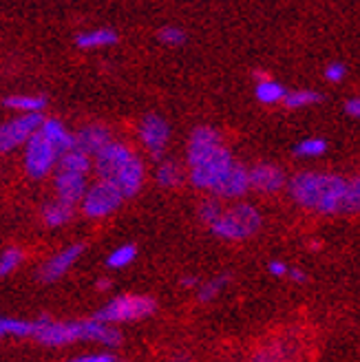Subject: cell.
I'll return each instance as SVG.
<instances>
[{
	"label": "cell",
	"instance_id": "cell-28",
	"mask_svg": "<svg viewBox=\"0 0 360 362\" xmlns=\"http://www.w3.org/2000/svg\"><path fill=\"white\" fill-rule=\"evenodd\" d=\"M157 40L161 45H168V47H179L186 42V31L182 27H175V25H166L157 31Z\"/></svg>",
	"mask_w": 360,
	"mask_h": 362
},
{
	"label": "cell",
	"instance_id": "cell-12",
	"mask_svg": "<svg viewBox=\"0 0 360 362\" xmlns=\"http://www.w3.org/2000/svg\"><path fill=\"white\" fill-rule=\"evenodd\" d=\"M82 255H84V243H74V245H69V247L60 250L58 255H53V257L40 267L38 279H40L42 283H56V281H60V279L66 274V272L80 261Z\"/></svg>",
	"mask_w": 360,
	"mask_h": 362
},
{
	"label": "cell",
	"instance_id": "cell-34",
	"mask_svg": "<svg viewBox=\"0 0 360 362\" xmlns=\"http://www.w3.org/2000/svg\"><path fill=\"white\" fill-rule=\"evenodd\" d=\"M345 111H347L349 117L358 119V117H360V100H358V98H349V100L345 102Z\"/></svg>",
	"mask_w": 360,
	"mask_h": 362
},
{
	"label": "cell",
	"instance_id": "cell-5",
	"mask_svg": "<svg viewBox=\"0 0 360 362\" xmlns=\"http://www.w3.org/2000/svg\"><path fill=\"white\" fill-rule=\"evenodd\" d=\"M157 312V300L153 296H137V294H124L115 296L106 303L104 307L95 312V320L120 325V322H133L149 318Z\"/></svg>",
	"mask_w": 360,
	"mask_h": 362
},
{
	"label": "cell",
	"instance_id": "cell-26",
	"mask_svg": "<svg viewBox=\"0 0 360 362\" xmlns=\"http://www.w3.org/2000/svg\"><path fill=\"white\" fill-rule=\"evenodd\" d=\"M228 283H230V274L214 276V279L206 281L204 285H199V289H197V298H199V303H212L223 292Z\"/></svg>",
	"mask_w": 360,
	"mask_h": 362
},
{
	"label": "cell",
	"instance_id": "cell-35",
	"mask_svg": "<svg viewBox=\"0 0 360 362\" xmlns=\"http://www.w3.org/2000/svg\"><path fill=\"white\" fill-rule=\"evenodd\" d=\"M287 279L294 281V283H305V281H308V274H305L301 267H290V269H287Z\"/></svg>",
	"mask_w": 360,
	"mask_h": 362
},
{
	"label": "cell",
	"instance_id": "cell-19",
	"mask_svg": "<svg viewBox=\"0 0 360 362\" xmlns=\"http://www.w3.org/2000/svg\"><path fill=\"white\" fill-rule=\"evenodd\" d=\"M93 168L91 155H86L80 148H71L60 155L56 170H66V173H78V175H88Z\"/></svg>",
	"mask_w": 360,
	"mask_h": 362
},
{
	"label": "cell",
	"instance_id": "cell-16",
	"mask_svg": "<svg viewBox=\"0 0 360 362\" xmlns=\"http://www.w3.org/2000/svg\"><path fill=\"white\" fill-rule=\"evenodd\" d=\"M76 45H78V49H82V51H93V49L113 47V45H117V33H115L113 29H106V27L88 29V31L78 33Z\"/></svg>",
	"mask_w": 360,
	"mask_h": 362
},
{
	"label": "cell",
	"instance_id": "cell-9",
	"mask_svg": "<svg viewBox=\"0 0 360 362\" xmlns=\"http://www.w3.org/2000/svg\"><path fill=\"white\" fill-rule=\"evenodd\" d=\"M42 113H18L13 119L0 124V155L18 151L40 129Z\"/></svg>",
	"mask_w": 360,
	"mask_h": 362
},
{
	"label": "cell",
	"instance_id": "cell-1",
	"mask_svg": "<svg viewBox=\"0 0 360 362\" xmlns=\"http://www.w3.org/2000/svg\"><path fill=\"white\" fill-rule=\"evenodd\" d=\"M188 179L194 188L217 199H239L248 194V168L237 161L212 126H197L188 139Z\"/></svg>",
	"mask_w": 360,
	"mask_h": 362
},
{
	"label": "cell",
	"instance_id": "cell-37",
	"mask_svg": "<svg viewBox=\"0 0 360 362\" xmlns=\"http://www.w3.org/2000/svg\"><path fill=\"white\" fill-rule=\"evenodd\" d=\"M98 289H100V292H106V289H111V281L109 279L98 281Z\"/></svg>",
	"mask_w": 360,
	"mask_h": 362
},
{
	"label": "cell",
	"instance_id": "cell-29",
	"mask_svg": "<svg viewBox=\"0 0 360 362\" xmlns=\"http://www.w3.org/2000/svg\"><path fill=\"white\" fill-rule=\"evenodd\" d=\"M221 202L217 197H210V199H206V202H202V206H199V219L206 223V226H210L217 216L221 214Z\"/></svg>",
	"mask_w": 360,
	"mask_h": 362
},
{
	"label": "cell",
	"instance_id": "cell-31",
	"mask_svg": "<svg viewBox=\"0 0 360 362\" xmlns=\"http://www.w3.org/2000/svg\"><path fill=\"white\" fill-rule=\"evenodd\" d=\"M347 76V66L343 62H330L325 66V80L332 82V84H338V82H343Z\"/></svg>",
	"mask_w": 360,
	"mask_h": 362
},
{
	"label": "cell",
	"instance_id": "cell-21",
	"mask_svg": "<svg viewBox=\"0 0 360 362\" xmlns=\"http://www.w3.org/2000/svg\"><path fill=\"white\" fill-rule=\"evenodd\" d=\"M74 212H76V206L56 199V202H49L42 208V221L49 228H62V226H66L71 219H74Z\"/></svg>",
	"mask_w": 360,
	"mask_h": 362
},
{
	"label": "cell",
	"instance_id": "cell-17",
	"mask_svg": "<svg viewBox=\"0 0 360 362\" xmlns=\"http://www.w3.org/2000/svg\"><path fill=\"white\" fill-rule=\"evenodd\" d=\"M186 179L184 168L173 159H157V168H155V181L161 188H177L182 186Z\"/></svg>",
	"mask_w": 360,
	"mask_h": 362
},
{
	"label": "cell",
	"instance_id": "cell-38",
	"mask_svg": "<svg viewBox=\"0 0 360 362\" xmlns=\"http://www.w3.org/2000/svg\"><path fill=\"white\" fill-rule=\"evenodd\" d=\"M115 362H117V360H115Z\"/></svg>",
	"mask_w": 360,
	"mask_h": 362
},
{
	"label": "cell",
	"instance_id": "cell-7",
	"mask_svg": "<svg viewBox=\"0 0 360 362\" xmlns=\"http://www.w3.org/2000/svg\"><path fill=\"white\" fill-rule=\"evenodd\" d=\"M60 153L51 141H47L38 131H35L25 144V170L31 179H42L51 175L58 166Z\"/></svg>",
	"mask_w": 360,
	"mask_h": 362
},
{
	"label": "cell",
	"instance_id": "cell-6",
	"mask_svg": "<svg viewBox=\"0 0 360 362\" xmlns=\"http://www.w3.org/2000/svg\"><path fill=\"white\" fill-rule=\"evenodd\" d=\"M122 204H124V197L120 188L104 179H98L95 184L88 186L84 197L80 199L82 214L88 216V219H104V216L120 210Z\"/></svg>",
	"mask_w": 360,
	"mask_h": 362
},
{
	"label": "cell",
	"instance_id": "cell-15",
	"mask_svg": "<svg viewBox=\"0 0 360 362\" xmlns=\"http://www.w3.org/2000/svg\"><path fill=\"white\" fill-rule=\"evenodd\" d=\"M38 133H40L47 141H51L60 155L66 153V151H71V148H76V135L71 133L60 119H53V117H51V119H45V117H42Z\"/></svg>",
	"mask_w": 360,
	"mask_h": 362
},
{
	"label": "cell",
	"instance_id": "cell-22",
	"mask_svg": "<svg viewBox=\"0 0 360 362\" xmlns=\"http://www.w3.org/2000/svg\"><path fill=\"white\" fill-rule=\"evenodd\" d=\"M323 102V95L314 88H296V90H285L283 104L292 111H298V108H310L314 104Z\"/></svg>",
	"mask_w": 360,
	"mask_h": 362
},
{
	"label": "cell",
	"instance_id": "cell-11",
	"mask_svg": "<svg viewBox=\"0 0 360 362\" xmlns=\"http://www.w3.org/2000/svg\"><path fill=\"white\" fill-rule=\"evenodd\" d=\"M248 181H250L252 190H257L261 194H274L285 188L287 177L277 164L261 161V164H255L252 168H248Z\"/></svg>",
	"mask_w": 360,
	"mask_h": 362
},
{
	"label": "cell",
	"instance_id": "cell-33",
	"mask_svg": "<svg viewBox=\"0 0 360 362\" xmlns=\"http://www.w3.org/2000/svg\"><path fill=\"white\" fill-rule=\"evenodd\" d=\"M69 362H115V356L113 354H91V356H80V358H74Z\"/></svg>",
	"mask_w": 360,
	"mask_h": 362
},
{
	"label": "cell",
	"instance_id": "cell-3",
	"mask_svg": "<svg viewBox=\"0 0 360 362\" xmlns=\"http://www.w3.org/2000/svg\"><path fill=\"white\" fill-rule=\"evenodd\" d=\"M45 347H64L71 342H98L104 347H120L122 334L113 325L95 318L88 320H53L49 316H40L33 320V334Z\"/></svg>",
	"mask_w": 360,
	"mask_h": 362
},
{
	"label": "cell",
	"instance_id": "cell-36",
	"mask_svg": "<svg viewBox=\"0 0 360 362\" xmlns=\"http://www.w3.org/2000/svg\"><path fill=\"white\" fill-rule=\"evenodd\" d=\"M179 283H182V287H186V289H197V287H199V279H197V276H190V274L184 276Z\"/></svg>",
	"mask_w": 360,
	"mask_h": 362
},
{
	"label": "cell",
	"instance_id": "cell-24",
	"mask_svg": "<svg viewBox=\"0 0 360 362\" xmlns=\"http://www.w3.org/2000/svg\"><path fill=\"white\" fill-rule=\"evenodd\" d=\"M325 153H327V139H323V137L301 139L294 146V155L301 159H316V157H323Z\"/></svg>",
	"mask_w": 360,
	"mask_h": 362
},
{
	"label": "cell",
	"instance_id": "cell-4",
	"mask_svg": "<svg viewBox=\"0 0 360 362\" xmlns=\"http://www.w3.org/2000/svg\"><path fill=\"white\" fill-rule=\"evenodd\" d=\"M261 212L250 204H235L210 223V232L223 241H245L261 230Z\"/></svg>",
	"mask_w": 360,
	"mask_h": 362
},
{
	"label": "cell",
	"instance_id": "cell-25",
	"mask_svg": "<svg viewBox=\"0 0 360 362\" xmlns=\"http://www.w3.org/2000/svg\"><path fill=\"white\" fill-rule=\"evenodd\" d=\"M135 259H137V247L133 243H124L106 257V265L111 269H122V267H129Z\"/></svg>",
	"mask_w": 360,
	"mask_h": 362
},
{
	"label": "cell",
	"instance_id": "cell-10",
	"mask_svg": "<svg viewBox=\"0 0 360 362\" xmlns=\"http://www.w3.org/2000/svg\"><path fill=\"white\" fill-rule=\"evenodd\" d=\"M137 135H139V141L144 144V148L149 151L153 159L164 157L168 141H170V126L164 117L157 113H149L139 122Z\"/></svg>",
	"mask_w": 360,
	"mask_h": 362
},
{
	"label": "cell",
	"instance_id": "cell-2",
	"mask_svg": "<svg viewBox=\"0 0 360 362\" xmlns=\"http://www.w3.org/2000/svg\"><path fill=\"white\" fill-rule=\"evenodd\" d=\"M287 192L305 210L318 214H354L360 208V179H345L334 173L303 170L285 181Z\"/></svg>",
	"mask_w": 360,
	"mask_h": 362
},
{
	"label": "cell",
	"instance_id": "cell-32",
	"mask_svg": "<svg viewBox=\"0 0 360 362\" xmlns=\"http://www.w3.org/2000/svg\"><path fill=\"white\" fill-rule=\"evenodd\" d=\"M287 269H290V265H287L285 261H279V259H274V261H269L267 263V272L272 274L274 279H285L287 276Z\"/></svg>",
	"mask_w": 360,
	"mask_h": 362
},
{
	"label": "cell",
	"instance_id": "cell-18",
	"mask_svg": "<svg viewBox=\"0 0 360 362\" xmlns=\"http://www.w3.org/2000/svg\"><path fill=\"white\" fill-rule=\"evenodd\" d=\"M5 108H11L16 113H42L47 108V95H29V93H16L3 100Z\"/></svg>",
	"mask_w": 360,
	"mask_h": 362
},
{
	"label": "cell",
	"instance_id": "cell-23",
	"mask_svg": "<svg viewBox=\"0 0 360 362\" xmlns=\"http://www.w3.org/2000/svg\"><path fill=\"white\" fill-rule=\"evenodd\" d=\"M31 334H33V320H23V318L0 316V338H5V336L31 338Z\"/></svg>",
	"mask_w": 360,
	"mask_h": 362
},
{
	"label": "cell",
	"instance_id": "cell-30",
	"mask_svg": "<svg viewBox=\"0 0 360 362\" xmlns=\"http://www.w3.org/2000/svg\"><path fill=\"white\" fill-rule=\"evenodd\" d=\"M252 362H290V356H287L285 349H279V347H265L261 349L255 360Z\"/></svg>",
	"mask_w": 360,
	"mask_h": 362
},
{
	"label": "cell",
	"instance_id": "cell-20",
	"mask_svg": "<svg viewBox=\"0 0 360 362\" xmlns=\"http://www.w3.org/2000/svg\"><path fill=\"white\" fill-rule=\"evenodd\" d=\"M255 95L261 104L272 106V104H281L285 98V86L277 80H272L267 74L259 76L257 86H255Z\"/></svg>",
	"mask_w": 360,
	"mask_h": 362
},
{
	"label": "cell",
	"instance_id": "cell-8",
	"mask_svg": "<svg viewBox=\"0 0 360 362\" xmlns=\"http://www.w3.org/2000/svg\"><path fill=\"white\" fill-rule=\"evenodd\" d=\"M135 157H137V153L131 146L111 139L106 146H102L93 155V170L98 173L100 179L115 184V179L126 170V166H129Z\"/></svg>",
	"mask_w": 360,
	"mask_h": 362
},
{
	"label": "cell",
	"instance_id": "cell-13",
	"mask_svg": "<svg viewBox=\"0 0 360 362\" xmlns=\"http://www.w3.org/2000/svg\"><path fill=\"white\" fill-rule=\"evenodd\" d=\"M53 188H56V199H60V202H66L71 206H78L80 199L84 197V192L88 188V181H86V175L56 170Z\"/></svg>",
	"mask_w": 360,
	"mask_h": 362
},
{
	"label": "cell",
	"instance_id": "cell-27",
	"mask_svg": "<svg viewBox=\"0 0 360 362\" xmlns=\"http://www.w3.org/2000/svg\"><path fill=\"white\" fill-rule=\"evenodd\" d=\"M25 255L21 247H7L3 255H0V279L9 276L11 272H16L18 267H21Z\"/></svg>",
	"mask_w": 360,
	"mask_h": 362
},
{
	"label": "cell",
	"instance_id": "cell-14",
	"mask_svg": "<svg viewBox=\"0 0 360 362\" xmlns=\"http://www.w3.org/2000/svg\"><path fill=\"white\" fill-rule=\"evenodd\" d=\"M113 137L111 131L102 124H88L76 133V148L84 151L86 155H95L102 146H106Z\"/></svg>",
	"mask_w": 360,
	"mask_h": 362
}]
</instances>
